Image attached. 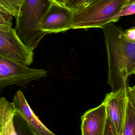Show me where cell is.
Segmentation results:
<instances>
[{"label": "cell", "instance_id": "cell-1", "mask_svg": "<svg viewBox=\"0 0 135 135\" xmlns=\"http://www.w3.org/2000/svg\"><path fill=\"white\" fill-rule=\"evenodd\" d=\"M108 58L107 83L114 92L128 86V80L135 73V42L127 40L124 31L114 23L102 28Z\"/></svg>", "mask_w": 135, "mask_h": 135}, {"label": "cell", "instance_id": "cell-2", "mask_svg": "<svg viewBox=\"0 0 135 135\" xmlns=\"http://www.w3.org/2000/svg\"><path fill=\"white\" fill-rule=\"evenodd\" d=\"M51 3L49 0H21L15 30L21 41L32 50L45 35L35 29Z\"/></svg>", "mask_w": 135, "mask_h": 135}, {"label": "cell", "instance_id": "cell-3", "mask_svg": "<svg viewBox=\"0 0 135 135\" xmlns=\"http://www.w3.org/2000/svg\"><path fill=\"white\" fill-rule=\"evenodd\" d=\"M128 0H99L73 13L72 29L100 28L110 23Z\"/></svg>", "mask_w": 135, "mask_h": 135}, {"label": "cell", "instance_id": "cell-4", "mask_svg": "<svg viewBox=\"0 0 135 135\" xmlns=\"http://www.w3.org/2000/svg\"><path fill=\"white\" fill-rule=\"evenodd\" d=\"M48 76L44 69H35L0 54V91L6 87L16 85L23 88L28 84Z\"/></svg>", "mask_w": 135, "mask_h": 135}, {"label": "cell", "instance_id": "cell-5", "mask_svg": "<svg viewBox=\"0 0 135 135\" xmlns=\"http://www.w3.org/2000/svg\"><path fill=\"white\" fill-rule=\"evenodd\" d=\"M126 88L106 95L103 102L107 113L105 135H123L124 129Z\"/></svg>", "mask_w": 135, "mask_h": 135}, {"label": "cell", "instance_id": "cell-6", "mask_svg": "<svg viewBox=\"0 0 135 135\" xmlns=\"http://www.w3.org/2000/svg\"><path fill=\"white\" fill-rule=\"evenodd\" d=\"M0 54L26 66L33 62V50L21 41L12 26H0Z\"/></svg>", "mask_w": 135, "mask_h": 135}, {"label": "cell", "instance_id": "cell-7", "mask_svg": "<svg viewBox=\"0 0 135 135\" xmlns=\"http://www.w3.org/2000/svg\"><path fill=\"white\" fill-rule=\"evenodd\" d=\"M73 13L65 6L52 2L35 30L45 35L69 30L72 29Z\"/></svg>", "mask_w": 135, "mask_h": 135}, {"label": "cell", "instance_id": "cell-8", "mask_svg": "<svg viewBox=\"0 0 135 135\" xmlns=\"http://www.w3.org/2000/svg\"><path fill=\"white\" fill-rule=\"evenodd\" d=\"M16 115L22 119L29 132L33 135H54L39 119L31 108L23 93L18 90L13 98Z\"/></svg>", "mask_w": 135, "mask_h": 135}, {"label": "cell", "instance_id": "cell-9", "mask_svg": "<svg viewBox=\"0 0 135 135\" xmlns=\"http://www.w3.org/2000/svg\"><path fill=\"white\" fill-rule=\"evenodd\" d=\"M81 118L82 135H105L107 113L103 102L86 111Z\"/></svg>", "mask_w": 135, "mask_h": 135}, {"label": "cell", "instance_id": "cell-10", "mask_svg": "<svg viewBox=\"0 0 135 135\" xmlns=\"http://www.w3.org/2000/svg\"><path fill=\"white\" fill-rule=\"evenodd\" d=\"M16 111L13 102L0 98V135H18L16 127Z\"/></svg>", "mask_w": 135, "mask_h": 135}, {"label": "cell", "instance_id": "cell-11", "mask_svg": "<svg viewBox=\"0 0 135 135\" xmlns=\"http://www.w3.org/2000/svg\"><path fill=\"white\" fill-rule=\"evenodd\" d=\"M123 135H135V86H128Z\"/></svg>", "mask_w": 135, "mask_h": 135}, {"label": "cell", "instance_id": "cell-12", "mask_svg": "<svg viewBox=\"0 0 135 135\" xmlns=\"http://www.w3.org/2000/svg\"><path fill=\"white\" fill-rule=\"evenodd\" d=\"M98 1L99 0H67L65 6L75 13Z\"/></svg>", "mask_w": 135, "mask_h": 135}, {"label": "cell", "instance_id": "cell-13", "mask_svg": "<svg viewBox=\"0 0 135 135\" xmlns=\"http://www.w3.org/2000/svg\"><path fill=\"white\" fill-rule=\"evenodd\" d=\"M21 0H0V7L15 18L18 12Z\"/></svg>", "mask_w": 135, "mask_h": 135}, {"label": "cell", "instance_id": "cell-14", "mask_svg": "<svg viewBox=\"0 0 135 135\" xmlns=\"http://www.w3.org/2000/svg\"><path fill=\"white\" fill-rule=\"evenodd\" d=\"M135 13V3L126 4L121 8L118 13L113 18L110 22H116L119 21L121 17L128 16L134 15Z\"/></svg>", "mask_w": 135, "mask_h": 135}, {"label": "cell", "instance_id": "cell-15", "mask_svg": "<svg viewBox=\"0 0 135 135\" xmlns=\"http://www.w3.org/2000/svg\"><path fill=\"white\" fill-rule=\"evenodd\" d=\"M13 16L0 7V26H12Z\"/></svg>", "mask_w": 135, "mask_h": 135}, {"label": "cell", "instance_id": "cell-16", "mask_svg": "<svg viewBox=\"0 0 135 135\" xmlns=\"http://www.w3.org/2000/svg\"><path fill=\"white\" fill-rule=\"evenodd\" d=\"M124 37L127 40L135 42V27H133L124 31Z\"/></svg>", "mask_w": 135, "mask_h": 135}, {"label": "cell", "instance_id": "cell-17", "mask_svg": "<svg viewBox=\"0 0 135 135\" xmlns=\"http://www.w3.org/2000/svg\"><path fill=\"white\" fill-rule=\"evenodd\" d=\"M49 1L51 3L53 2L62 6H65V4L67 0H49Z\"/></svg>", "mask_w": 135, "mask_h": 135}, {"label": "cell", "instance_id": "cell-18", "mask_svg": "<svg viewBox=\"0 0 135 135\" xmlns=\"http://www.w3.org/2000/svg\"><path fill=\"white\" fill-rule=\"evenodd\" d=\"M135 0H128L127 4L135 3Z\"/></svg>", "mask_w": 135, "mask_h": 135}]
</instances>
